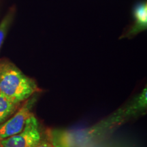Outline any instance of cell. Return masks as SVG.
<instances>
[{"mask_svg": "<svg viewBox=\"0 0 147 147\" xmlns=\"http://www.w3.org/2000/svg\"><path fill=\"white\" fill-rule=\"evenodd\" d=\"M40 91L37 83L8 61H0V93L21 104Z\"/></svg>", "mask_w": 147, "mask_h": 147, "instance_id": "6da1fadb", "label": "cell"}, {"mask_svg": "<svg viewBox=\"0 0 147 147\" xmlns=\"http://www.w3.org/2000/svg\"><path fill=\"white\" fill-rule=\"evenodd\" d=\"M42 138L40 125L34 114L19 134L0 140V147H35Z\"/></svg>", "mask_w": 147, "mask_h": 147, "instance_id": "3957f363", "label": "cell"}, {"mask_svg": "<svg viewBox=\"0 0 147 147\" xmlns=\"http://www.w3.org/2000/svg\"><path fill=\"white\" fill-rule=\"evenodd\" d=\"M12 16H13V13H12V11H11L5 16L1 23H0V49H1L3 42L4 41L8 27L10 26L11 21H12Z\"/></svg>", "mask_w": 147, "mask_h": 147, "instance_id": "8992f818", "label": "cell"}, {"mask_svg": "<svg viewBox=\"0 0 147 147\" xmlns=\"http://www.w3.org/2000/svg\"><path fill=\"white\" fill-rule=\"evenodd\" d=\"M35 147H54L47 139H42Z\"/></svg>", "mask_w": 147, "mask_h": 147, "instance_id": "52a82bcc", "label": "cell"}, {"mask_svg": "<svg viewBox=\"0 0 147 147\" xmlns=\"http://www.w3.org/2000/svg\"><path fill=\"white\" fill-rule=\"evenodd\" d=\"M134 17L136 19L135 26L131 34H134L146 28L147 25V5L146 3H140L134 9Z\"/></svg>", "mask_w": 147, "mask_h": 147, "instance_id": "277c9868", "label": "cell"}, {"mask_svg": "<svg viewBox=\"0 0 147 147\" xmlns=\"http://www.w3.org/2000/svg\"><path fill=\"white\" fill-rule=\"evenodd\" d=\"M38 100L36 94L23 102L11 117L0 124V140L19 134L25 127L27 119L33 115L32 110Z\"/></svg>", "mask_w": 147, "mask_h": 147, "instance_id": "7a4b0ae2", "label": "cell"}, {"mask_svg": "<svg viewBox=\"0 0 147 147\" xmlns=\"http://www.w3.org/2000/svg\"><path fill=\"white\" fill-rule=\"evenodd\" d=\"M20 106L21 104H16L0 93V124L13 115Z\"/></svg>", "mask_w": 147, "mask_h": 147, "instance_id": "5b68a950", "label": "cell"}]
</instances>
